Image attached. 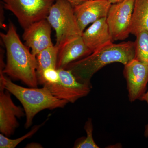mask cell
Here are the masks:
<instances>
[{"label": "cell", "instance_id": "obj_6", "mask_svg": "<svg viewBox=\"0 0 148 148\" xmlns=\"http://www.w3.org/2000/svg\"><path fill=\"white\" fill-rule=\"evenodd\" d=\"M57 70L59 77L58 82L43 86L47 88L53 96L74 103L90 93L91 84L79 82L70 70L64 69Z\"/></svg>", "mask_w": 148, "mask_h": 148}, {"label": "cell", "instance_id": "obj_9", "mask_svg": "<svg viewBox=\"0 0 148 148\" xmlns=\"http://www.w3.org/2000/svg\"><path fill=\"white\" fill-rule=\"evenodd\" d=\"M10 94L0 87V132L8 137L13 135L19 126L17 118L25 116L24 108L14 103Z\"/></svg>", "mask_w": 148, "mask_h": 148}, {"label": "cell", "instance_id": "obj_13", "mask_svg": "<svg viewBox=\"0 0 148 148\" xmlns=\"http://www.w3.org/2000/svg\"><path fill=\"white\" fill-rule=\"evenodd\" d=\"M91 53L84 43L82 36L77 37L59 49L56 68L64 69L72 62Z\"/></svg>", "mask_w": 148, "mask_h": 148}, {"label": "cell", "instance_id": "obj_1", "mask_svg": "<svg viewBox=\"0 0 148 148\" xmlns=\"http://www.w3.org/2000/svg\"><path fill=\"white\" fill-rule=\"evenodd\" d=\"M0 35L7 53L6 64L1 71L30 87H38L36 57L21 42L12 22H10L7 33Z\"/></svg>", "mask_w": 148, "mask_h": 148}, {"label": "cell", "instance_id": "obj_2", "mask_svg": "<svg viewBox=\"0 0 148 148\" xmlns=\"http://www.w3.org/2000/svg\"><path fill=\"white\" fill-rule=\"evenodd\" d=\"M135 56L134 42H112L72 62L64 69L71 71L79 82L91 84L92 76L103 67L114 63L125 65L135 58Z\"/></svg>", "mask_w": 148, "mask_h": 148}, {"label": "cell", "instance_id": "obj_22", "mask_svg": "<svg viewBox=\"0 0 148 148\" xmlns=\"http://www.w3.org/2000/svg\"><path fill=\"white\" fill-rule=\"evenodd\" d=\"M26 148H42V146L39 144L36 143H31L27 145Z\"/></svg>", "mask_w": 148, "mask_h": 148}, {"label": "cell", "instance_id": "obj_14", "mask_svg": "<svg viewBox=\"0 0 148 148\" xmlns=\"http://www.w3.org/2000/svg\"><path fill=\"white\" fill-rule=\"evenodd\" d=\"M143 31H148V0H135L130 34L135 36Z\"/></svg>", "mask_w": 148, "mask_h": 148}, {"label": "cell", "instance_id": "obj_7", "mask_svg": "<svg viewBox=\"0 0 148 148\" xmlns=\"http://www.w3.org/2000/svg\"><path fill=\"white\" fill-rule=\"evenodd\" d=\"M135 0H123L113 4L106 21L113 41L125 40L130 34V26Z\"/></svg>", "mask_w": 148, "mask_h": 148}, {"label": "cell", "instance_id": "obj_20", "mask_svg": "<svg viewBox=\"0 0 148 148\" xmlns=\"http://www.w3.org/2000/svg\"><path fill=\"white\" fill-rule=\"evenodd\" d=\"M140 101H145L148 105V90L147 91H146L145 93L141 97ZM144 135L146 138H148V123L146 125L145 132H144Z\"/></svg>", "mask_w": 148, "mask_h": 148}, {"label": "cell", "instance_id": "obj_17", "mask_svg": "<svg viewBox=\"0 0 148 148\" xmlns=\"http://www.w3.org/2000/svg\"><path fill=\"white\" fill-rule=\"evenodd\" d=\"M84 129L86 133V137L78 139L75 142L74 148H99L92 137L93 128L91 118H88L86 122Z\"/></svg>", "mask_w": 148, "mask_h": 148}, {"label": "cell", "instance_id": "obj_19", "mask_svg": "<svg viewBox=\"0 0 148 148\" xmlns=\"http://www.w3.org/2000/svg\"><path fill=\"white\" fill-rule=\"evenodd\" d=\"M59 79L58 70L56 69H49L45 70L42 76L38 79L39 84L43 86L52 84L58 82Z\"/></svg>", "mask_w": 148, "mask_h": 148}, {"label": "cell", "instance_id": "obj_8", "mask_svg": "<svg viewBox=\"0 0 148 148\" xmlns=\"http://www.w3.org/2000/svg\"><path fill=\"white\" fill-rule=\"evenodd\" d=\"M124 66L123 75L126 79L129 101L140 100L147 90L148 64L134 58Z\"/></svg>", "mask_w": 148, "mask_h": 148}, {"label": "cell", "instance_id": "obj_11", "mask_svg": "<svg viewBox=\"0 0 148 148\" xmlns=\"http://www.w3.org/2000/svg\"><path fill=\"white\" fill-rule=\"evenodd\" d=\"M112 4L108 0H87L74 7V12L81 32L88 24L107 17Z\"/></svg>", "mask_w": 148, "mask_h": 148}, {"label": "cell", "instance_id": "obj_21", "mask_svg": "<svg viewBox=\"0 0 148 148\" xmlns=\"http://www.w3.org/2000/svg\"><path fill=\"white\" fill-rule=\"evenodd\" d=\"M66 1L70 3L74 8L76 6L79 5L87 0H66Z\"/></svg>", "mask_w": 148, "mask_h": 148}, {"label": "cell", "instance_id": "obj_16", "mask_svg": "<svg viewBox=\"0 0 148 148\" xmlns=\"http://www.w3.org/2000/svg\"><path fill=\"white\" fill-rule=\"evenodd\" d=\"M135 36L134 58L148 64V31H141Z\"/></svg>", "mask_w": 148, "mask_h": 148}, {"label": "cell", "instance_id": "obj_3", "mask_svg": "<svg viewBox=\"0 0 148 148\" xmlns=\"http://www.w3.org/2000/svg\"><path fill=\"white\" fill-rule=\"evenodd\" d=\"M0 87L8 90L22 104L26 117L24 125L26 129L32 125L34 118L41 111L64 108L69 103L53 96L45 86L26 88L16 84L2 71H0Z\"/></svg>", "mask_w": 148, "mask_h": 148}, {"label": "cell", "instance_id": "obj_4", "mask_svg": "<svg viewBox=\"0 0 148 148\" xmlns=\"http://www.w3.org/2000/svg\"><path fill=\"white\" fill-rule=\"evenodd\" d=\"M56 33L55 46L60 49L70 41L82 36L74 8L66 0H56L46 18Z\"/></svg>", "mask_w": 148, "mask_h": 148}, {"label": "cell", "instance_id": "obj_23", "mask_svg": "<svg viewBox=\"0 0 148 148\" xmlns=\"http://www.w3.org/2000/svg\"><path fill=\"white\" fill-rule=\"evenodd\" d=\"M108 1L111 3L112 4H113L117 3H120L123 0H108Z\"/></svg>", "mask_w": 148, "mask_h": 148}, {"label": "cell", "instance_id": "obj_5", "mask_svg": "<svg viewBox=\"0 0 148 148\" xmlns=\"http://www.w3.org/2000/svg\"><path fill=\"white\" fill-rule=\"evenodd\" d=\"M4 8L15 15L25 29L31 24L46 19L56 0H2Z\"/></svg>", "mask_w": 148, "mask_h": 148}, {"label": "cell", "instance_id": "obj_12", "mask_svg": "<svg viewBox=\"0 0 148 148\" xmlns=\"http://www.w3.org/2000/svg\"><path fill=\"white\" fill-rule=\"evenodd\" d=\"M84 43L91 53L112 43L106 17L93 22L82 35Z\"/></svg>", "mask_w": 148, "mask_h": 148}, {"label": "cell", "instance_id": "obj_10", "mask_svg": "<svg viewBox=\"0 0 148 148\" xmlns=\"http://www.w3.org/2000/svg\"><path fill=\"white\" fill-rule=\"evenodd\" d=\"M51 28L46 19L37 21L24 29L23 38L32 53L36 56L47 48L53 46L51 39Z\"/></svg>", "mask_w": 148, "mask_h": 148}, {"label": "cell", "instance_id": "obj_18", "mask_svg": "<svg viewBox=\"0 0 148 148\" xmlns=\"http://www.w3.org/2000/svg\"><path fill=\"white\" fill-rule=\"evenodd\" d=\"M45 121L42 124L36 125L29 132L20 138L16 139H10L3 134H0V148H14L20 144L21 142L26 139L31 138L40 129L42 126L45 123Z\"/></svg>", "mask_w": 148, "mask_h": 148}, {"label": "cell", "instance_id": "obj_15", "mask_svg": "<svg viewBox=\"0 0 148 148\" xmlns=\"http://www.w3.org/2000/svg\"><path fill=\"white\" fill-rule=\"evenodd\" d=\"M59 49L56 46L47 48L38 53L36 56L38 80L43 73L48 69H56Z\"/></svg>", "mask_w": 148, "mask_h": 148}]
</instances>
